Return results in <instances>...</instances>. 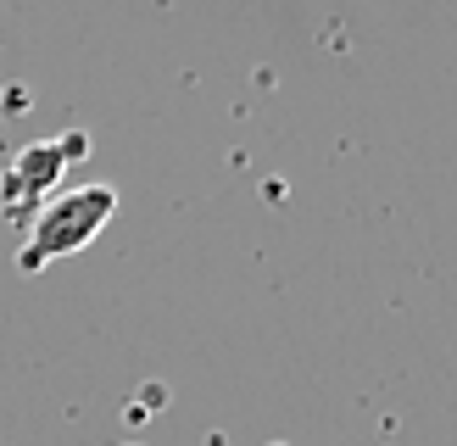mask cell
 <instances>
[{
    "mask_svg": "<svg viewBox=\"0 0 457 446\" xmlns=\"http://www.w3.org/2000/svg\"><path fill=\"white\" fill-rule=\"evenodd\" d=\"M73 156H84V140L79 134H62V140H34V145H22L12 156V168L0 173V207L6 212H39L45 201H51L56 190V178L67 173V162Z\"/></svg>",
    "mask_w": 457,
    "mask_h": 446,
    "instance_id": "2",
    "label": "cell"
},
{
    "mask_svg": "<svg viewBox=\"0 0 457 446\" xmlns=\"http://www.w3.org/2000/svg\"><path fill=\"white\" fill-rule=\"evenodd\" d=\"M112 212H118V190H112V185H73V190L51 195L29 218L34 235L17 252V268H22V274H39V268H51L56 257L84 252V245L112 223Z\"/></svg>",
    "mask_w": 457,
    "mask_h": 446,
    "instance_id": "1",
    "label": "cell"
}]
</instances>
